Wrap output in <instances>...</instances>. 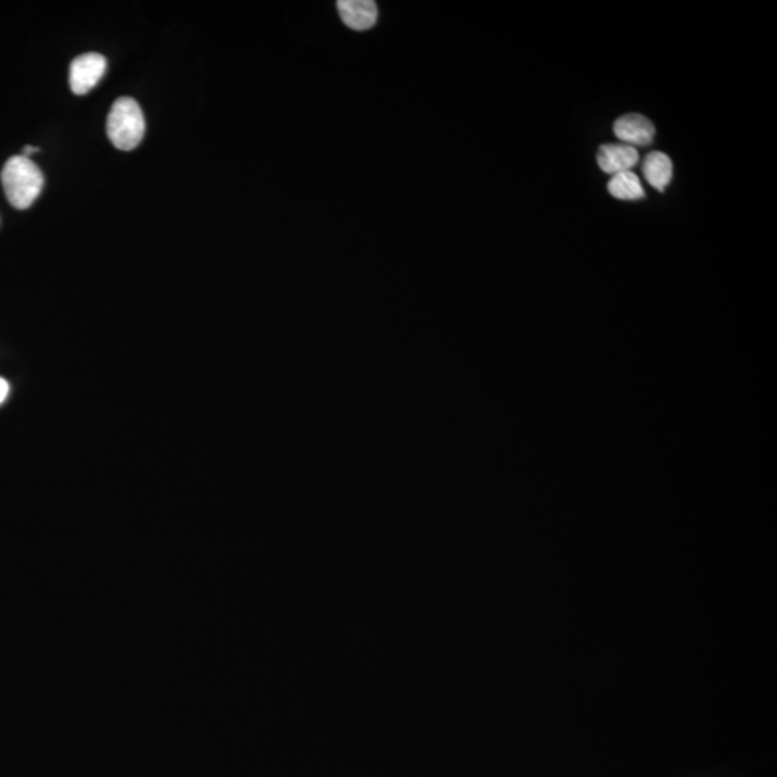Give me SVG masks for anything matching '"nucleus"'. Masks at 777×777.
Returning a JSON list of instances; mask_svg holds the SVG:
<instances>
[{
	"instance_id": "obj_5",
	"label": "nucleus",
	"mask_w": 777,
	"mask_h": 777,
	"mask_svg": "<svg viewBox=\"0 0 777 777\" xmlns=\"http://www.w3.org/2000/svg\"><path fill=\"white\" fill-rule=\"evenodd\" d=\"M599 167L607 175H618L629 172L639 162L638 150L624 143H606L601 146L597 155Z\"/></svg>"
},
{
	"instance_id": "obj_9",
	"label": "nucleus",
	"mask_w": 777,
	"mask_h": 777,
	"mask_svg": "<svg viewBox=\"0 0 777 777\" xmlns=\"http://www.w3.org/2000/svg\"><path fill=\"white\" fill-rule=\"evenodd\" d=\"M8 394H9V384L7 380H4V379H2V377H0V405H2V403L4 401H7Z\"/></svg>"
},
{
	"instance_id": "obj_6",
	"label": "nucleus",
	"mask_w": 777,
	"mask_h": 777,
	"mask_svg": "<svg viewBox=\"0 0 777 777\" xmlns=\"http://www.w3.org/2000/svg\"><path fill=\"white\" fill-rule=\"evenodd\" d=\"M337 11L343 24L354 30L373 28L379 16L377 4L372 0H340L337 2Z\"/></svg>"
},
{
	"instance_id": "obj_3",
	"label": "nucleus",
	"mask_w": 777,
	"mask_h": 777,
	"mask_svg": "<svg viewBox=\"0 0 777 777\" xmlns=\"http://www.w3.org/2000/svg\"><path fill=\"white\" fill-rule=\"evenodd\" d=\"M106 70L101 53L88 52L75 58L70 66V87L74 95L86 96L100 83Z\"/></svg>"
},
{
	"instance_id": "obj_1",
	"label": "nucleus",
	"mask_w": 777,
	"mask_h": 777,
	"mask_svg": "<svg viewBox=\"0 0 777 777\" xmlns=\"http://www.w3.org/2000/svg\"><path fill=\"white\" fill-rule=\"evenodd\" d=\"M2 185L8 201L16 209H28L43 188L41 168L25 155H13L4 163Z\"/></svg>"
},
{
	"instance_id": "obj_7",
	"label": "nucleus",
	"mask_w": 777,
	"mask_h": 777,
	"mask_svg": "<svg viewBox=\"0 0 777 777\" xmlns=\"http://www.w3.org/2000/svg\"><path fill=\"white\" fill-rule=\"evenodd\" d=\"M642 175L652 188L664 192L673 179V162L663 152H651L643 158Z\"/></svg>"
},
{
	"instance_id": "obj_10",
	"label": "nucleus",
	"mask_w": 777,
	"mask_h": 777,
	"mask_svg": "<svg viewBox=\"0 0 777 777\" xmlns=\"http://www.w3.org/2000/svg\"><path fill=\"white\" fill-rule=\"evenodd\" d=\"M38 152H39L38 148H34V146H26V148L24 149V153H22V155H25V158H29V155H33L34 153H38Z\"/></svg>"
},
{
	"instance_id": "obj_2",
	"label": "nucleus",
	"mask_w": 777,
	"mask_h": 777,
	"mask_svg": "<svg viewBox=\"0 0 777 777\" xmlns=\"http://www.w3.org/2000/svg\"><path fill=\"white\" fill-rule=\"evenodd\" d=\"M146 122L139 103L130 97H120L106 117V135L111 143L124 152L136 149L143 140Z\"/></svg>"
},
{
	"instance_id": "obj_4",
	"label": "nucleus",
	"mask_w": 777,
	"mask_h": 777,
	"mask_svg": "<svg viewBox=\"0 0 777 777\" xmlns=\"http://www.w3.org/2000/svg\"><path fill=\"white\" fill-rule=\"evenodd\" d=\"M614 131L621 143L632 146V148L635 146L646 148V146L652 145L655 137L654 124L641 114H626L624 117H619L615 122Z\"/></svg>"
},
{
	"instance_id": "obj_8",
	"label": "nucleus",
	"mask_w": 777,
	"mask_h": 777,
	"mask_svg": "<svg viewBox=\"0 0 777 777\" xmlns=\"http://www.w3.org/2000/svg\"><path fill=\"white\" fill-rule=\"evenodd\" d=\"M607 190H610L612 197L619 199V201H641V199L646 198V190L642 188L641 180L632 171L622 172L612 176L610 184H607Z\"/></svg>"
}]
</instances>
